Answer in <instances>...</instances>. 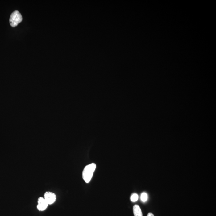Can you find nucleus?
Returning <instances> with one entry per match:
<instances>
[{"mask_svg":"<svg viewBox=\"0 0 216 216\" xmlns=\"http://www.w3.org/2000/svg\"><path fill=\"white\" fill-rule=\"evenodd\" d=\"M96 168V165L94 163L86 165L82 173V177L83 180L86 183H89L90 182Z\"/></svg>","mask_w":216,"mask_h":216,"instance_id":"nucleus-1","label":"nucleus"},{"mask_svg":"<svg viewBox=\"0 0 216 216\" xmlns=\"http://www.w3.org/2000/svg\"><path fill=\"white\" fill-rule=\"evenodd\" d=\"M22 20V16L21 13L18 11L16 10L11 14L9 21L11 26L15 27L21 23Z\"/></svg>","mask_w":216,"mask_h":216,"instance_id":"nucleus-2","label":"nucleus"},{"mask_svg":"<svg viewBox=\"0 0 216 216\" xmlns=\"http://www.w3.org/2000/svg\"><path fill=\"white\" fill-rule=\"evenodd\" d=\"M44 198L48 205H51L55 202L56 199V195L51 192H47L44 194Z\"/></svg>","mask_w":216,"mask_h":216,"instance_id":"nucleus-3","label":"nucleus"},{"mask_svg":"<svg viewBox=\"0 0 216 216\" xmlns=\"http://www.w3.org/2000/svg\"><path fill=\"white\" fill-rule=\"evenodd\" d=\"M48 205L44 198L40 197L39 198L37 208L39 210L43 211L45 210Z\"/></svg>","mask_w":216,"mask_h":216,"instance_id":"nucleus-4","label":"nucleus"},{"mask_svg":"<svg viewBox=\"0 0 216 216\" xmlns=\"http://www.w3.org/2000/svg\"><path fill=\"white\" fill-rule=\"evenodd\" d=\"M133 211L134 216H143L141 209L138 205H135L133 207Z\"/></svg>","mask_w":216,"mask_h":216,"instance_id":"nucleus-5","label":"nucleus"},{"mask_svg":"<svg viewBox=\"0 0 216 216\" xmlns=\"http://www.w3.org/2000/svg\"><path fill=\"white\" fill-rule=\"evenodd\" d=\"M140 199L142 201L145 202L148 199V195L146 193H143L140 196Z\"/></svg>","mask_w":216,"mask_h":216,"instance_id":"nucleus-6","label":"nucleus"},{"mask_svg":"<svg viewBox=\"0 0 216 216\" xmlns=\"http://www.w3.org/2000/svg\"><path fill=\"white\" fill-rule=\"evenodd\" d=\"M138 198L139 196L138 194L135 193L132 194L131 196V201L132 202H135L137 201L138 200Z\"/></svg>","mask_w":216,"mask_h":216,"instance_id":"nucleus-7","label":"nucleus"},{"mask_svg":"<svg viewBox=\"0 0 216 216\" xmlns=\"http://www.w3.org/2000/svg\"><path fill=\"white\" fill-rule=\"evenodd\" d=\"M147 216H154V214H152V213H148Z\"/></svg>","mask_w":216,"mask_h":216,"instance_id":"nucleus-8","label":"nucleus"}]
</instances>
